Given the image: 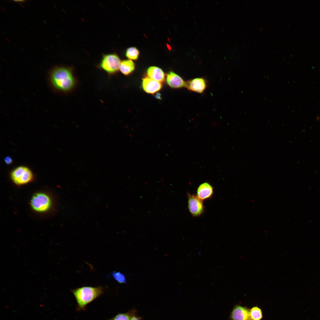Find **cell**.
<instances>
[{"mask_svg": "<svg viewBox=\"0 0 320 320\" xmlns=\"http://www.w3.org/2000/svg\"><path fill=\"white\" fill-rule=\"evenodd\" d=\"M48 80L50 87L55 92L66 94L72 92L78 84L73 66H55L49 71Z\"/></svg>", "mask_w": 320, "mask_h": 320, "instance_id": "1", "label": "cell"}, {"mask_svg": "<svg viewBox=\"0 0 320 320\" xmlns=\"http://www.w3.org/2000/svg\"><path fill=\"white\" fill-rule=\"evenodd\" d=\"M71 291L77 303V310L79 311L85 310L88 304L103 293L104 289L101 286H84L71 289Z\"/></svg>", "mask_w": 320, "mask_h": 320, "instance_id": "2", "label": "cell"}, {"mask_svg": "<svg viewBox=\"0 0 320 320\" xmlns=\"http://www.w3.org/2000/svg\"><path fill=\"white\" fill-rule=\"evenodd\" d=\"M121 62L120 58L116 53L104 54L98 67L105 72L109 76H111L118 72Z\"/></svg>", "mask_w": 320, "mask_h": 320, "instance_id": "3", "label": "cell"}, {"mask_svg": "<svg viewBox=\"0 0 320 320\" xmlns=\"http://www.w3.org/2000/svg\"><path fill=\"white\" fill-rule=\"evenodd\" d=\"M10 177L12 181L17 185H25L33 179V173L28 167L23 166L17 167L11 172Z\"/></svg>", "mask_w": 320, "mask_h": 320, "instance_id": "4", "label": "cell"}, {"mask_svg": "<svg viewBox=\"0 0 320 320\" xmlns=\"http://www.w3.org/2000/svg\"><path fill=\"white\" fill-rule=\"evenodd\" d=\"M30 204L32 208L35 211L44 212L50 209L52 201L48 195L44 193H38L34 194L32 197Z\"/></svg>", "mask_w": 320, "mask_h": 320, "instance_id": "5", "label": "cell"}, {"mask_svg": "<svg viewBox=\"0 0 320 320\" xmlns=\"http://www.w3.org/2000/svg\"><path fill=\"white\" fill-rule=\"evenodd\" d=\"M188 207L191 215L195 217L201 215L205 211L203 201L194 194L187 192Z\"/></svg>", "mask_w": 320, "mask_h": 320, "instance_id": "6", "label": "cell"}, {"mask_svg": "<svg viewBox=\"0 0 320 320\" xmlns=\"http://www.w3.org/2000/svg\"><path fill=\"white\" fill-rule=\"evenodd\" d=\"M207 87V82L204 78L197 77L186 81L185 87L190 91L199 93H203Z\"/></svg>", "mask_w": 320, "mask_h": 320, "instance_id": "7", "label": "cell"}, {"mask_svg": "<svg viewBox=\"0 0 320 320\" xmlns=\"http://www.w3.org/2000/svg\"><path fill=\"white\" fill-rule=\"evenodd\" d=\"M214 188L212 185L207 182L200 184L197 189V196L202 201L211 199L214 194Z\"/></svg>", "mask_w": 320, "mask_h": 320, "instance_id": "8", "label": "cell"}, {"mask_svg": "<svg viewBox=\"0 0 320 320\" xmlns=\"http://www.w3.org/2000/svg\"><path fill=\"white\" fill-rule=\"evenodd\" d=\"M142 88L146 93L153 94L159 91L162 88L161 83L156 81L148 77L142 79Z\"/></svg>", "mask_w": 320, "mask_h": 320, "instance_id": "9", "label": "cell"}, {"mask_svg": "<svg viewBox=\"0 0 320 320\" xmlns=\"http://www.w3.org/2000/svg\"><path fill=\"white\" fill-rule=\"evenodd\" d=\"M230 318L231 320H252L250 310L240 305L234 307L231 313Z\"/></svg>", "mask_w": 320, "mask_h": 320, "instance_id": "10", "label": "cell"}, {"mask_svg": "<svg viewBox=\"0 0 320 320\" xmlns=\"http://www.w3.org/2000/svg\"><path fill=\"white\" fill-rule=\"evenodd\" d=\"M166 80L167 84L172 88L179 89L185 87L186 81L173 71H170L167 74Z\"/></svg>", "mask_w": 320, "mask_h": 320, "instance_id": "11", "label": "cell"}, {"mask_svg": "<svg viewBox=\"0 0 320 320\" xmlns=\"http://www.w3.org/2000/svg\"><path fill=\"white\" fill-rule=\"evenodd\" d=\"M148 77L156 81L161 83L165 80V74L159 68L155 66L149 67L147 70Z\"/></svg>", "mask_w": 320, "mask_h": 320, "instance_id": "12", "label": "cell"}, {"mask_svg": "<svg viewBox=\"0 0 320 320\" xmlns=\"http://www.w3.org/2000/svg\"><path fill=\"white\" fill-rule=\"evenodd\" d=\"M135 68V64L132 60H124L121 61L119 70L124 75L128 76L133 72Z\"/></svg>", "mask_w": 320, "mask_h": 320, "instance_id": "13", "label": "cell"}, {"mask_svg": "<svg viewBox=\"0 0 320 320\" xmlns=\"http://www.w3.org/2000/svg\"><path fill=\"white\" fill-rule=\"evenodd\" d=\"M135 313V311L132 310L126 313H119L108 320H130Z\"/></svg>", "mask_w": 320, "mask_h": 320, "instance_id": "14", "label": "cell"}, {"mask_svg": "<svg viewBox=\"0 0 320 320\" xmlns=\"http://www.w3.org/2000/svg\"><path fill=\"white\" fill-rule=\"evenodd\" d=\"M139 55V52L135 47H131L128 48L126 52V56L130 60H137Z\"/></svg>", "mask_w": 320, "mask_h": 320, "instance_id": "15", "label": "cell"}, {"mask_svg": "<svg viewBox=\"0 0 320 320\" xmlns=\"http://www.w3.org/2000/svg\"><path fill=\"white\" fill-rule=\"evenodd\" d=\"M250 314L252 320H260L262 317L261 310L257 307H254L250 310Z\"/></svg>", "mask_w": 320, "mask_h": 320, "instance_id": "16", "label": "cell"}, {"mask_svg": "<svg viewBox=\"0 0 320 320\" xmlns=\"http://www.w3.org/2000/svg\"><path fill=\"white\" fill-rule=\"evenodd\" d=\"M111 275L116 281L120 284L124 283L126 281L125 276L120 272L113 271L111 272Z\"/></svg>", "mask_w": 320, "mask_h": 320, "instance_id": "17", "label": "cell"}, {"mask_svg": "<svg viewBox=\"0 0 320 320\" xmlns=\"http://www.w3.org/2000/svg\"><path fill=\"white\" fill-rule=\"evenodd\" d=\"M4 161L5 163L7 164H11L12 162V158L9 156L6 157L4 159Z\"/></svg>", "mask_w": 320, "mask_h": 320, "instance_id": "18", "label": "cell"}, {"mask_svg": "<svg viewBox=\"0 0 320 320\" xmlns=\"http://www.w3.org/2000/svg\"><path fill=\"white\" fill-rule=\"evenodd\" d=\"M130 320H142V319L141 317L137 316L134 315Z\"/></svg>", "mask_w": 320, "mask_h": 320, "instance_id": "19", "label": "cell"}, {"mask_svg": "<svg viewBox=\"0 0 320 320\" xmlns=\"http://www.w3.org/2000/svg\"><path fill=\"white\" fill-rule=\"evenodd\" d=\"M13 1H15L16 2H23L24 1H25V0H13Z\"/></svg>", "mask_w": 320, "mask_h": 320, "instance_id": "20", "label": "cell"}]
</instances>
